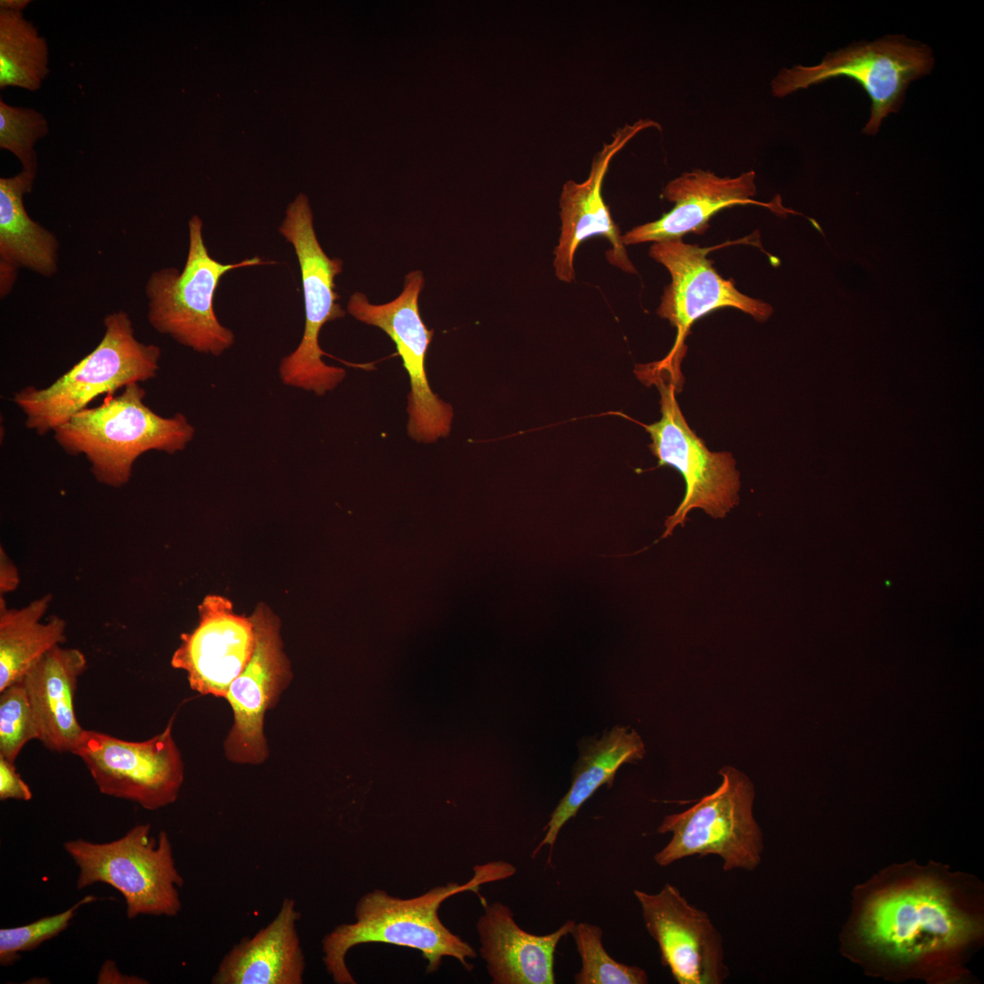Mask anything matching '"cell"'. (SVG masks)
Instances as JSON below:
<instances>
[{"label":"cell","mask_w":984,"mask_h":984,"mask_svg":"<svg viewBox=\"0 0 984 984\" xmlns=\"http://www.w3.org/2000/svg\"><path fill=\"white\" fill-rule=\"evenodd\" d=\"M984 887L929 860L894 863L855 887L840 953L887 981L962 984L983 944Z\"/></svg>","instance_id":"6da1fadb"},{"label":"cell","mask_w":984,"mask_h":984,"mask_svg":"<svg viewBox=\"0 0 984 984\" xmlns=\"http://www.w3.org/2000/svg\"><path fill=\"white\" fill-rule=\"evenodd\" d=\"M516 867L504 861L490 862L474 867V876L465 883L438 886L412 898H399L375 889L357 902L355 920L335 927L322 941L323 961L327 973L336 984H354L345 962L348 951L364 943H385L417 949L427 961L426 972H436L444 957L457 959L465 969L477 958L475 948L452 933L440 920L438 910L449 897L464 891L477 893L481 885L506 879Z\"/></svg>","instance_id":"7a4b0ae2"},{"label":"cell","mask_w":984,"mask_h":984,"mask_svg":"<svg viewBox=\"0 0 984 984\" xmlns=\"http://www.w3.org/2000/svg\"><path fill=\"white\" fill-rule=\"evenodd\" d=\"M145 396L139 383H131L120 395L75 414L53 431L55 440L67 454L85 455L98 482L119 487L129 481L139 456L182 451L195 435L183 414L163 417L145 404Z\"/></svg>","instance_id":"3957f363"},{"label":"cell","mask_w":984,"mask_h":984,"mask_svg":"<svg viewBox=\"0 0 984 984\" xmlns=\"http://www.w3.org/2000/svg\"><path fill=\"white\" fill-rule=\"evenodd\" d=\"M104 326L95 349L53 384L15 393L13 402L24 413L28 429L40 436L54 431L97 396L156 376L160 348L136 338L126 312L108 314Z\"/></svg>","instance_id":"277c9868"},{"label":"cell","mask_w":984,"mask_h":984,"mask_svg":"<svg viewBox=\"0 0 984 984\" xmlns=\"http://www.w3.org/2000/svg\"><path fill=\"white\" fill-rule=\"evenodd\" d=\"M188 225L189 251L182 271L162 268L154 272L146 283L148 321L157 332L180 344L218 356L234 343L232 331L219 322L213 308L220 279L231 270L273 261L253 257L221 263L208 251L200 218L192 216Z\"/></svg>","instance_id":"5b68a950"},{"label":"cell","mask_w":984,"mask_h":984,"mask_svg":"<svg viewBox=\"0 0 984 984\" xmlns=\"http://www.w3.org/2000/svg\"><path fill=\"white\" fill-rule=\"evenodd\" d=\"M150 831L149 824H141L110 842L79 838L64 843L79 869L77 887L96 883L114 887L124 897L130 919L139 915L177 916L181 910L179 888L183 877L166 831H160L157 838Z\"/></svg>","instance_id":"8992f818"},{"label":"cell","mask_w":984,"mask_h":984,"mask_svg":"<svg viewBox=\"0 0 984 984\" xmlns=\"http://www.w3.org/2000/svg\"><path fill=\"white\" fill-rule=\"evenodd\" d=\"M720 774L722 783L712 794L663 818L657 832L671 837L654 855L658 866L708 855L721 857L724 871H753L760 866L764 837L753 814V784L733 767L722 768Z\"/></svg>","instance_id":"52a82bcc"},{"label":"cell","mask_w":984,"mask_h":984,"mask_svg":"<svg viewBox=\"0 0 984 984\" xmlns=\"http://www.w3.org/2000/svg\"><path fill=\"white\" fill-rule=\"evenodd\" d=\"M641 368L637 373L651 380L661 395V419L644 425L651 439L650 449L659 466L675 468L685 482L682 502L665 520L662 539L677 526H684L692 509H702L713 518H724L739 504L740 473L730 452L710 451L689 426L675 396L679 384L670 372L663 369L664 379L662 372L651 364Z\"/></svg>","instance_id":"ba28073f"},{"label":"cell","mask_w":984,"mask_h":984,"mask_svg":"<svg viewBox=\"0 0 984 984\" xmlns=\"http://www.w3.org/2000/svg\"><path fill=\"white\" fill-rule=\"evenodd\" d=\"M279 232L292 245L298 260L305 313L302 340L297 348L281 361L280 378L285 385L323 395L334 389L345 377L344 369L323 361L322 357L328 354L319 344L323 326L346 313L337 302L340 296L335 291V278L343 271V261L330 258L323 250L304 195H299L288 206Z\"/></svg>","instance_id":"9c48e42d"},{"label":"cell","mask_w":984,"mask_h":984,"mask_svg":"<svg viewBox=\"0 0 984 984\" xmlns=\"http://www.w3.org/2000/svg\"><path fill=\"white\" fill-rule=\"evenodd\" d=\"M933 64L927 46L891 36L839 49L813 67L784 68L771 87L775 97H784L833 77H850L871 99V115L863 132L875 135L882 120L898 111L909 83L928 74Z\"/></svg>","instance_id":"30bf717a"},{"label":"cell","mask_w":984,"mask_h":984,"mask_svg":"<svg viewBox=\"0 0 984 984\" xmlns=\"http://www.w3.org/2000/svg\"><path fill=\"white\" fill-rule=\"evenodd\" d=\"M175 715L159 734L141 742L84 730L74 751L98 790L154 811L174 803L184 779L179 750L172 735Z\"/></svg>","instance_id":"8fae6325"},{"label":"cell","mask_w":984,"mask_h":984,"mask_svg":"<svg viewBox=\"0 0 984 984\" xmlns=\"http://www.w3.org/2000/svg\"><path fill=\"white\" fill-rule=\"evenodd\" d=\"M425 284L421 271L405 275L402 292L393 301L374 304L366 295H351L347 312L356 320L384 331L395 343L410 378L407 431L419 442H435L448 436L453 419L452 406L436 395L425 374V354L434 331L424 323L418 298Z\"/></svg>","instance_id":"7c38bea8"},{"label":"cell","mask_w":984,"mask_h":984,"mask_svg":"<svg viewBox=\"0 0 984 984\" xmlns=\"http://www.w3.org/2000/svg\"><path fill=\"white\" fill-rule=\"evenodd\" d=\"M255 644L250 661L230 685L225 699L234 722L224 743L228 759L258 764L268 757L263 719L290 682V662L282 650L278 617L265 604L250 616Z\"/></svg>","instance_id":"4fadbf2b"},{"label":"cell","mask_w":984,"mask_h":984,"mask_svg":"<svg viewBox=\"0 0 984 984\" xmlns=\"http://www.w3.org/2000/svg\"><path fill=\"white\" fill-rule=\"evenodd\" d=\"M711 250L682 240L654 242L650 248V256L671 277L657 309V314L677 329L674 345L663 358L668 362L681 363L686 351L684 338L692 324L714 310L736 308L759 322L766 321L774 312L769 303L743 294L732 280L720 276L707 258Z\"/></svg>","instance_id":"5bb4252c"},{"label":"cell","mask_w":984,"mask_h":984,"mask_svg":"<svg viewBox=\"0 0 984 984\" xmlns=\"http://www.w3.org/2000/svg\"><path fill=\"white\" fill-rule=\"evenodd\" d=\"M645 928L661 964L679 984H722L730 975L723 939L706 912L666 883L654 894L635 889Z\"/></svg>","instance_id":"9a60e30c"},{"label":"cell","mask_w":984,"mask_h":984,"mask_svg":"<svg viewBox=\"0 0 984 984\" xmlns=\"http://www.w3.org/2000/svg\"><path fill=\"white\" fill-rule=\"evenodd\" d=\"M655 127L660 125L653 120L640 119L619 128L594 157L588 178L582 182L568 180L563 185L559 198L560 235L553 261L555 274L559 281L569 283L574 281L576 251L584 241L594 236L609 241L610 249L607 251L606 258L610 264L629 273L637 272L627 255L620 229L603 200L601 189L614 156L638 133Z\"/></svg>","instance_id":"2e32d148"},{"label":"cell","mask_w":984,"mask_h":984,"mask_svg":"<svg viewBox=\"0 0 984 984\" xmlns=\"http://www.w3.org/2000/svg\"><path fill=\"white\" fill-rule=\"evenodd\" d=\"M198 611L197 626L181 634L170 663L186 672L193 691L225 698L252 655L253 623L251 617L236 613L229 599L218 594L206 596Z\"/></svg>","instance_id":"e0dca14e"},{"label":"cell","mask_w":984,"mask_h":984,"mask_svg":"<svg viewBox=\"0 0 984 984\" xmlns=\"http://www.w3.org/2000/svg\"><path fill=\"white\" fill-rule=\"evenodd\" d=\"M753 170L735 178H720L711 171L696 169L669 181L661 197L673 202L672 209L659 220L631 229L621 235L624 246L642 242L682 240L686 233H703L710 219L720 210L735 205L756 204L781 217L800 214L781 204L780 196L770 203L752 198L756 193Z\"/></svg>","instance_id":"ac0fdd59"},{"label":"cell","mask_w":984,"mask_h":984,"mask_svg":"<svg viewBox=\"0 0 984 984\" xmlns=\"http://www.w3.org/2000/svg\"><path fill=\"white\" fill-rule=\"evenodd\" d=\"M484 913L477 922L480 948L494 984H554L555 952L570 933L574 920L557 930L535 935L521 928L511 908L501 902L482 899Z\"/></svg>","instance_id":"d6986e66"},{"label":"cell","mask_w":984,"mask_h":984,"mask_svg":"<svg viewBox=\"0 0 984 984\" xmlns=\"http://www.w3.org/2000/svg\"><path fill=\"white\" fill-rule=\"evenodd\" d=\"M301 913L284 898L275 917L241 938L221 958L212 984H302L305 957L297 924Z\"/></svg>","instance_id":"ffe728a7"},{"label":"cell","mask_w":984,"mask_h":984,"mask_svg":"<svg viewBox=\"0 0 984 984\" xmlns=\"http://www.w3.org/2000/svg\"><path fill=\"white\" fill-rule=\"evenodd\" d=\"M87 669L84 653L56 646L34 664L21 682L45 747L56 753L77 748L83 729L77 718L74 698L79 676Z\"/></svg>","instance_id":"44dd1931"},{"label":"cell","mask_w":984,"mask_h":984,"mask_svg":"<svg viewBox=\"0 0 984 984\" xmlns=\"http://www.w3.org/2000/svg\"><path fill=\"white\" fill-rule=\"evenodd\" d=\"M36 171L0 179V274L1 295L13 286L15 271L28 268L51 276L56 271L58 243L56 237L27 214L23 198L30 193Z\"/></svg>","instance_id":"7402d4cb"},{"label":"cell","mask_w":984,"mask_h":984,"mask_svg":"<svg viewBox=\"0 0 984 984\" xmlns=\"http://www.w3.org/2000/svg\"><path fill=\"white\" fill-rule=\"evenodd\" d=\"M645 753L644 744L634 731L616 726L601 737L584 745L576 764L571 785L552 812L542 840L531 856L544 847L550 851L564 825L574 817L581 805L603 784L611 785L617 770L626 763L640 760Z\"/></svg>","instance_id":"603a6c76"},{"label":"cell","mask_w":984,"mask_h":984,"mask_svg":"<svg viewBox=\"0 0 984 984\" xmlns=\"http://www.w3.org/2000/svg\"><path fill=\"white\" fill-rule=\"evenodd\" d=\"M47 594L20 609L0 598V692L20 681L43 656L66 640V621L42 619L50 606Z\"/></svg>","instance_id":"cb8c5ba5"},{"label":"cell","mask_w":984,"mask_h":984,"mask_svg":"<svg viewBox=\"0 0 984 984\" xmlns=\"http://www.w3.org/2000/svg\"><path fill=\"white\" fill-rule=\"evenodd\" d=\"M49 71L46 39L23 12L0 9V88L36 92Z\"/></svg>","instance_id":"d4e9b609"},{"label":"cell","mask_w":984,"mask_h":984,"mask_svg":"<svg viewBox=\"0 0 984 984\" xmlns=\"http://www.w3.org/2000/svg\"><path fill=\"white\" fill-rule=\"evenodd\" d=\"M572 937L581 967L574 976L576 984H646L647 972L638 967L615 960L602 944L600 927L588 922L575 923Z\"/></svg>","instance_id":"484cf974"},{"label":"cell","mask_w":984,"mask_h":984,"mask_svg":"<svg viewBox=\"0 0 984 984\" xmlns=\"http://www.w3.org/2000/svg\"><path fill=\"white\" fill-rule=\"evenodd\" d=\"M48 132V121L41 112L0 99V148L15 156L23 169L36 171L35 146Z\"/></svg>","instance_id":"4316f807"},{"label":"cell","mask_w":984,"mask_h":984,"mask_svg":"<svg viewBox=\"0 0 984 984\" xmlns=\"http://www.w3.org/2000/svg\"><path fill=\"white\" fill-rule=\"evenodd\" d=\"M40 733L20 681L0 692V756L15 763L22 748Z\"/></svg>","instance_id":"83f0119b"},{"label":"cell","mask_w":984,"mask_h":984,"mask_svg":"<svg viewBox=\"0 0 984 984\" xmlns=\"http://www.w3.org/2000/svg\"><path fill=\"white\" fill-rule=\"evenodd\" d=\"M97 899L94 896H86L58 914L41 917L25 926L1 928L0 964L4 967L10 966L20 958L19 953L33 950L43 942L56 937L68 927L81 906Z\"/></svg>","instance_id":"f1b7e54d"},{"label":"cell","mask_w":984,"mask_h":984,"mask_svg":"<svg viewBox=\"0 0 984 984\" xmlns=\"http://www.w3.org/2000/svg\"><path fill=\"white\" fill-rule=\"evenodd\" d=\"M32 796L29 786L16 772L14 763L0 756V799L28 801Z\"/></svg>","instance_id":"f546056e"},{"label":"cell","mask_w":984,"mask_h":984,"mask_svg":"<svg viewBox=\"0 0 984 984\" xmlns=\"http://www.w3.org/2000/svg\"><path fill=\"white\" fill-rule=\"evenodd\" d=\"M97 982L98 984H144L148 983L145 979L121 973L113 960H106L102 965L98 974Z\"/></svg>","instance_id":"4dcf8cb0"},{"label":"cell","mask_w":984,"mask_h":984,"mask_svg":"<svg viewBox=\"0 0 984 984\" xmlns=\"http://www.w3.org/2000/svg\"><path fill=\"white\" fill-rule=\"evenodd\" d=\"M19 584V573L3 548H0V597L14 591Z\"/></svg>","instance_id":"1f68e13d"},{"label":"cell","mask_w":984,"mask_h":984,"mask_svg":"<svg viewBox=\"0 0 984 984\" xmlns=\"http://www.w3.org/2000/svg\"><path fill=\"white\" fill-rule=\"evenodd\" d=\"M31 3L30 0H1L0 9L24 12Z\"/></svg>","instance_id":"d6a6232c"}]
</instances>
